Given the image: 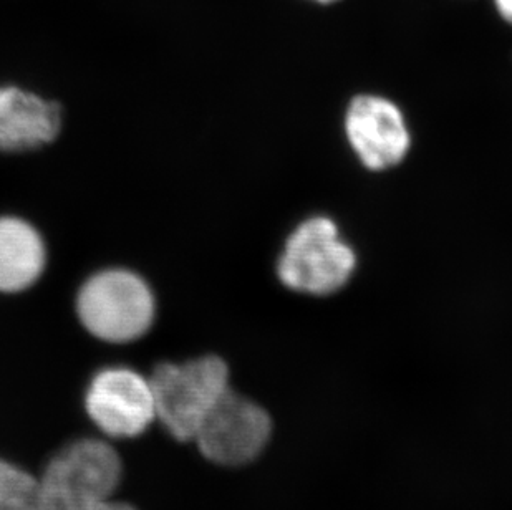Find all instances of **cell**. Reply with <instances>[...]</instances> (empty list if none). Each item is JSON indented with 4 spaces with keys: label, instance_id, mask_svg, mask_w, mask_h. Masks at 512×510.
Wrapping results in <instances>:
<instances>
[{
    "label": "cell",
    "instance_id": "obj_1",
    "mask_svg": "<svg viewBox=\"0 0 512 510\" xmlns=\"http://www.w3.org/2000/svg\"><path fill=\"white\" fill-rule=\"evenodd\" d=\"M357 267V251L337 221L317 214L290 231L276 260V275L290 292L329 297L350 284Z\"/></svg>",
    "mask_w": 512,
    "mask_h": 510
},
{
    "label": "cell",
    "instance_id": "obj_2",
    "mask_svg": "<svg viewBox=\"0 0 512 510\" xmlns=\"http://www.w3.org/2000/svg\"><path fill=\"white\" fill-rule=\"evenodd\" d=\"M229 368L216 355L161 363L150 375L156 419L178 441H194L204 419L231 390Z\"/></svg>",
    "mask_w": 512,
    "mask_h": 510
},
{
    "label": "cell",
    "instance_id": "obj_3",
    "mask_svg": "<svg viewBox=\"0 0 512 510\" xmlns=\"http://www.w3.org/2000/svg\"><path fill=\"white\" fill-rule=\"evenodd\" d=\"M77 315L85 330L102 342H135L155 322V295L131 270H102L78 292Z\"/></svg>",
    "mask_w": 512,
    "mask_h": 510
},
{
    "label": "cell",
    "instance_id": "obj_4",
    "mask_svg": "<svg viewBox=\"0 0 512 510\" xmlns=\"http://www.w3.org/2000/svg\"><path fill=\"white\" fill-rule=\"evenodd\" d=\"M120 454L105 439L82 438L67 444L40 476L44 510H95L120 486Z\"/></svg>",
    "mask_w": 512,
    "mask_h": 510
},
{
    "label": "cell",
    "instance_id": "obj_5",
    "mask_svg": "<svg viewBox=\"0 0 512 510\" xmlns=\"http://www.w3.org/2000/svg\"><path fill=\"white\" fill-rule=\"evenodd\" d=\"M343 135L358 163L372 173L397 168L413 145L405 111L378 93H360L348 102Z\"/></svg>",
    "mask_w": 512,
    "mask_h": 510
},
{
    "label": "cell",
    "instance_id": "obj_6",
    "mask_svg": "<svg viewBox=\"0 0 512 510\" xmlns=\"http://www.w3.org/2000/svg\"><path fill=\"white\" fill-rule=\"evenodd\" d=\"M88 418L112 439H131L156 421L155 396L150 376L128 366L98 371L85 391Z\"/></svg>",
    "mask_w": 512,
    "mask_h": 510
},
{
    "label": "cell",
    "instance_id": "obj_7",
    "mask_svg": "<svg viewBox=\"0 0 512 510\" xmlns=\"http://www.w3.org/2000/svg\"><path fill=\"white\" fill-rule=\"evenodd\" d=\"M272 434V419L256 401L229 390L214 406L194 436L208 461L219 466L249 464L264 451Z\"/></svg>",
    "mask_w": 512,
    "mask_h": 510
},
{
    "label": "cell",
    "instance_id": "obj_8",
    "mask_svg": "<svg viewBox=\"0 0 512 510\" xmlns=\"http://www.w3.org/2000/svg\"><path fill=\"white\" fill-rule=\"evenodd\" d=\"M60 103L19 87H0V151L22 153L57 140Z\"/></svg>",
    "mask_w": 512,
    "mask_h": 510
},
{
    "label": "cell",
    "instance_id": "obj_9",
    "mask_svg": "<svg viewBox=\"0 0 512 510\" xmlns=\"http://www.w3.org/2000/svg\"><path fill=\"white\" fill-rule=\"evenodd\" d=\"M45 265L47 249L39 231L20 217H0V294L30 289Z\"/></svg>",
    "mask_w": 512,
    "mask_h": 510
},
{
    "label": "cell",
    "instance_id": "obj_10",
    "mask_svg": "<svg viewBox=\"0 0 512 510\" xmlns=\"http://www.w3.org/2000/svg\"><path fill=\"white\" fill-rule=\"evenodd\" d=\"M0 510H44L40 477L0 458Z\"/></svg>",
    "mask_w": 512,
    "mask_h": 510
},
{
    "label": "cell",
    "instance_id": "obj_11",
    "mask_svg": "<svg viewBox=\"0 0 512 510\" xmlns=\"http://www.w3.org/2000/svg\"><path fill=\"white\" fill-rule=\"evenodd\" d=\"M494 5H496V9H498L499 15H501L506 22L512 24V0H494Z\"/></svg>",
    "mask_w": 512,
    "mask_h": 510
},
{
    "label": "cell",
    "instance_id": "obj_12",
    "mask_svg": "<svg viewBox=\"0 0 512 510\" xmlns=\"http://www.w3.org/2000/svg\"><path fill=\"white\" fill-rule=\"evenodd\" d=\"M95 510H136L135 507L130 506V504H126V502L115 501V499H110V501L103 502L102 506H98Z\"/></svg>",
    "mask_w": 512,
    "mask_h": 510
},
{
    "label": "cell",
    "instance_id": "obj_13",
    "mask_svg": "<svg viewBox=\"0 0 512 510\" xmlns=\"http://www.w3.org/2000/svg\"><path fill=\"white\" fill-rule=\"evenodd\" d=\"M315 2H320V4H332V2H337V0H315Z\"/></svg>",
    "mask_w": 512,
    "mask_h": 510
}]
</instances>
